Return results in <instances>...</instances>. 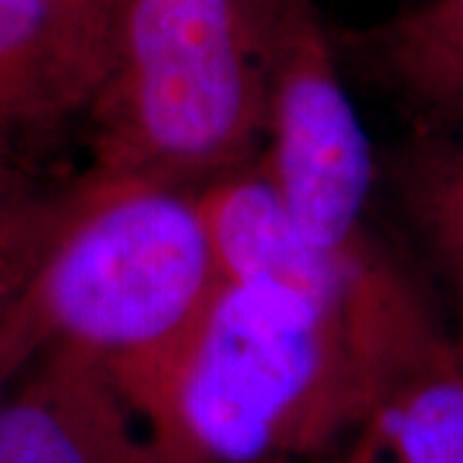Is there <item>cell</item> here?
<instances>
[{
    "label": "cell",
    "mask_w": 463,
    "mask_h": 463,
    "mask_svg": "<svg viewBox=\"0 0 463 463\" xmlns=\"http://www.w3.org/2000/svg\"><path fill=\"white\" fill-rule=\"evenodd\" d=\"M201 222L224 283H268L353 317L383 260L371 248L340 255L315 245L286 212L258 165L196 191Z\"/></svg>",
    "instance_id": "obj_6"
},
{
    "label": "cell",
    "mask_w": 463,
    "mask_h": 463,
    "mask_svg": "<svg viewBox=\"0 0 463 463\" xmlns=\"http://www.w3.org/2000/svg\"><path fill=\"white\" fill-rule=\"evenodd\" d=\"M373 70L428 124H463V0H422L364 36Z\"/></svg>",
    "instance_id": "obj_8"
},
{
    "label": "cell",
    "mask_w": 463,
    "mask_h": 463,
    "mask_svg": "<svg viewBox=\"0 0 463 463\" xmlns=\"http://www.w3.org/2000/svg\"><path fill=\"white\" fill-rule=\"evenodd\" d=\"M39 353L42 345L33 340V335L26 330L16 312L8 309L0 317V407Z\"/></svg>",
    "instance_id": "obj_13"
},
{
    "label": "cell",
    "mask_w": 463,
    "mask_h": 463,
    "mask_svg": "<svg viewBox=\"0 0 463 463\" xmlns=\"http://www.w3.org/2000/svg\"><path fill=\"white\" fill-rule=\"evenodd\" d=\"M219 286L194 191L88 170L14 312L42 350L93 358L147 420Z\"/></svg>",
    "instance_id": "obj_2"
},
{
    "label": "cell",
    "mask_w": 463,
    "mask_h": 463,
    "mask_svg": "<svg viewBox=\"0 0 463 463\" xmlns=\"http://www.w3.org/2000/svg\"><path fill=\"white\" fill-rule=\"evenodd\" d=\"M62 114H85L109 75L129 0H44Z\"/></svg>",
    "instance_id": "obj_12"
},
{
    "label": "cell",
    "mask_w": 463,
    "mask_h": 463,
    "mask_svg": "<svg viewBox=\"0 0 463 463\" xmlns=\"http://www.w3.org/2000/svg\"><path fill=\"white\" fill-rule=\"evenodd\" d=\"M3 147H18V142L16 139H8V137H3V134H0V149Z\"/></svg>",
    "instance_id": "obj_15"
},
{
    "label": "cell",
    "mask_w": 463,
    "mask_h": 463,
    "mask_svg": "<svg viewBox=\"0 0 463 463\" xmlns=\"http://www.w3.org/2000/svg\"><path fill=\"white\" fill-rule=\"evenodd\" d=\"M65 118L44 0H0V134L21 142Z\"/></svg>",
    "instance_id": "obj_10"
},
{
    "label": "cell",
    "mask_w": 463,
    "mask_h": 463,
    "mask_svg": "<svg viewBox=\"0 0 463 463\" xmlns=\"http://www.w3.org/2000/svg\"><path fill=\"white\" fill-rule=\"evenodd\" d=\"M78 194L80 178L50 185L26 165L18 147L0 149V317L32 286Z\"/></svg>",
    "instance_id": "obj_9"
},
{
    "label": "cell",
    "mask_w": 463,
    "mask_h": 463,
    "mask_svg": "<svg viewBox=\"0 0 463 463\" xmlns=\"http://www.w3.org/2000/svg\"><path fill=\"white\" fill-rule=\"evenodd\" d=\"M376 397L355 315L222 281L147 422L199 463H309L364 430Z\"/></svg>",
    "instance_id": "obj_1"
},
{
    "label": "cell",
    "mask_w": 463,
    "mask_h": 463,
    "mask_svg": "<svg viewBox=\"0 0 463 463\" xmlns=\"http://www.w3.org/2000/svg\"><path fill=\"white\" fill-rule=\"evenodd\" d=\"M0 463H199L152 428L93 358L44 347L0 407Z\"/></svg>",
    "instance_id": "obj_5"
},
{
    "label": "cell",
    "mask_w": 463,
    "mask_h": 463,
    "mask_svg": "<svg viewBox=\"0 0 463 463\" xmlns=\"http://www.w3.org/2000/svg\"><path fill=\"white\" fill-rule=\"evenodd\" d=\"M402 199L463 312V139H428L402 163Z\"/></svg>",
    "instance_id": "obj_11"
},
{
    "label": "cell",
    "mask_w": 463,
    "mask_h": 463,
    "mask_svg": "<svg viewBox=\"0 0 463 463\" xmlns=\"http://www.w3.org/2000/svg\"><path fill=\"white\" fill-rule=\"evenodd\" d=\"M279 0H129L88 106L90 173L183 191L255 163Z\"/></svg>",
    "instance_id": "obj_3"
},
{
    "label": "cell",
    "mask_w": 463,
    "mask_h": 463,
    "mask_svg": "<svg viewBox=\"0 0 463 463\" xmlns=\"http://www.w3.org/2000/svg\"><path fill=\"white\" fill-rule=\"evenodd\" d=\"M258 167L315 245L340 255L371 248L373 147L312 0H279Z\"/></svg>",
    "instance_id": "obj_4"
},
{
    "label": "cell",
    "mask_w": 463,
    "mask_h": 463,
    "mask_svg": "<svg viewBox=\"0 0 463 463\" xmlns=\"http://www.w3.org/2000/svg\"><path fill=\"white\" fill-rule=\"evenodd\" d=\"M364 428L386 463H463V319L399 368Z\"/></svg>",
    "instance_id": "obj_7"
},
{
    "label": "cell",
    "mask_w": 463,
    "mask_h": 463,
    "mask_svg": "<svg viewBox=\"0 0 463 463\" xmlns=\"http://www.w3.org/2000/svg\"><path fill=\"white\" fill-rule=\"evenodd\" d=\"M309 463H315V461H309ZM330 463H386V461H383V456H381V450L379 446H376V440H373V435L364 428L358 435H353L350 446H347L337 458H332Z\"/></svg>",
    "instance_id": "obj_14"
}]
</instances>
